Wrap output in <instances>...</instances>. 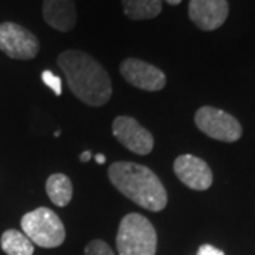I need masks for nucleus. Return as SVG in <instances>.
<instances>
[{
  "mask_svg": "<svg viewBox=\"0 0 255 255\" xmlns=\"http://www.w3.org/2000/svg\"><path fill=\"white\" fill-rule=\"evenodd\" d=\"M95 160H97V163L104 164V163H105V156H104V155H97V156H95Z\"/></svg>",
  "mask_w": 255,
  "mask_h": 255,
  "instance_id": "obj_19",
  "label": "nucleus"
},
{
  "mask_svg": "<svg viewBox=\"0 0 255 255\" xmlns=\"http://www.w3.org/2000/svg\"><path fill=\"white\" fill-rule=\"evenodd\" d=\"M179 180L193 190H207L213 184V173L209 164L193 155L179 156L173 164Z\"/></svg>",
  "mask_w": 255,
  "mask_h": 255,
  "instance_id": "obj_9",
  "label": "nucleus"
},
{
  "mask_svg": "<svg viewBox=\"0 0 255 255\" xmlns=\"http://www.w3.org/2000/svg\"><path fill=\"white\" fill-rule=\"evenodd\" d=\"M122 6L130 20H150L160 14L162 0H122Z\"/></svg>",
  "mask_w": 255,
  "mask_h": 255,
  "instance_id": "obj_13",
  "label": "nucleus"
},
{
  "mask_svg": "<svg viewBox=\"0 0 255 255\" xmlns=\"http://www.w3.org/2000/svg\"><path fill=\"white\" fill-rule=\"evenodd\" d=\"M108 177L125 197L149 211H162L167 204V193L160 179L143 164L112 163L108 169Z\"/></svg>",
  "mask_w": 255,
  "mask_h": 255,
  "instance_id": "obj_2",
  "label": "nucleus"
},
{
  "mask_svg": "<svg viewBox=\"0 0 255 255\" xmlns=\"http://www.w3.org/2000/svg\"><path fill=\"white\" fill-rule=\"evenodd\" d=\"M166 1H167L169 4H172V6H176V4H180L182 0H166Z\"/></svg>",
  "mask_w": 255,
  "mask_h": 255,
  "instance_id": "obj_20",
  "label": "nucleus"
},
{
  "mask_svg": "<svg viewBox=\"0 0 255 255\" xmlns=\"http://www.w3.org/2000/svg\"><path fill=\"white\" fill-rule=\"evenodd\" d=\"M1 250L7 255H33L34 244L28 240L24 233L17 230H7L0 238Z\"/></svg>",
  "mask_w": 255,
  "mask_h": 255,
  "instance_id": "obj_14",
  "label": "nucleus"
},
{
  "mask_svg": "<svg viewBox=\"0 0 255 255\" xmlns=\"http://www.w3.org/2000/svg\"><path fill=\"white\" fill-rule=\"evenodd\" d=\"M119 255H156L157 234L149 220L130 213L121 220L117 234Z\"/></svg>",
  "mask_w": 255,
  "mask_h": 255,
  "instance_id": "obj_3",
  "label": "nucleus"
},
{
  "mask_svg": "<svg viewBox=\"0 0 255 255\" xmlns=\"http://www.w3.org/2000/svg\"><path fill=\"white\" fill-rule=\"evenodd\" d=\"M194 122L203 133L221 142H236L243 135V128L237 119L213 107H203L197 111Z\"/></svg>",
  "mask_w": 255,
  "mask_h": 255,
  "instance_id": "obj_5",
  "label": "nucleus"
},
{
  "mask_svg": "<svg viewBox=\"0 0 255 255\" xmlns=\"http://www.w3.org/2000/svg\"><path fill=\"white\" fill-rule=\"evenodd\" d=\"M189 16L204 31L221 27L228 16L227 0H190Z\"/></svg>",
  "mask_w": 255,
  "mask_h": 255,
  "instance_id": "obj_10",
  "label": "nucleus"
},
{
  "mask_svg": "<svg viewBox=\"0 0 255 255\" xmlns=\"http://www.w3.org/2000/svg\"><path fill=\"white\" fill-rule=\"evenodd\" d=\"M85 255H115V253L102 240H94L85 247Z\"/></svg>",
  "mask_w": 255,
  "mask_h": 255,
  "instance_id": "obj_15",
  "label": "nucleus"
},
{
  "mask_svg": "<svg viewBox=\"0 0 255 255\" xmlns=\"http://www.w3.org/2000/svg\"><path fill=\"white\" fill-rule=\"evenodd\" d=\"M112 133L119 143L136 155H149L153 149L152 133L135 118L118 117L112 122Z\"/></svg>",
  "mask_w": 255,
  "mask_h": 255,
  "instance_id": "obj_7",
  "label": "nucleus"
},
{
  "mask_svg": "<svg viewBox=\"0 0 255 255\" xmlns=\"http://www.w3.org/2000/svg\"><path fill=\"white\" fill-rule=\"evenodd\" d=\"M41 80H43V82L46 84L50 90L54 91L57 97H60L63 94V84H61V80H60L58 75L51 73L50 70H46V71H43V74H41Z\"/></svg>",
  "mask_w": 255,
  "mask_h": 255,
  "instance_id": "obj_16",
  "label": "nucleus"
},
{
  "mask_svg": "<svg viewBox=\"0 0 255 255\" xmlns=\"http://www.w3.org/2000/svg\"><path fill=\"white\" fill-rule=\"evenodd\" d=\"M91 157H92L91 152H90V150H85V152H82L81 155H80V160L84 162V163H87L88 160H91Z\"/></svg>",
  "mask_w": 255,
  "mask_h": 255,
  "instance_id": "obj_18",
  "label": "nucleus"
},
{
  "mask_svg": "<svg viewBox=\"0 0 255 255\" xmlns=\"http://www.w3.org/2000/svg\"><path fill=\"white\" fill-rule=\"evenodd\" d=\"M197 255H224V253L221 250H219V248H216V247L210 246V244H204V246H201L199 248Z\"/></svg>",
  "mask_w": 255,
  "mask_h": 255,
  "instance_id": "obj_17",
  "label": "nucleus"
},
{
  "mask_svg": "<svg viewBox=\"0 0 255 255\" xmlns=\"http://www.w3.org/2000/svg\"><path fill=\"white\" fill-rule=\"evenodd\" d=\"M0 50L14 60H31L38 54L40 44L27 28L6 21L0 24Z\"/></svg>",
  "mask_w": 255,
  "mask_h": 255,
  "instance_id": "obj_6",
  "label": "nucleus"
},
{
  "mask_svg": "<svg viewBox=\"0 0 255 255\" xmlns=\"http://www.w3.org/2000/svg\"><path fill=\"white\" fill-rule=\"evenodd\" d=\"M46 191L55 206L65 207L73 199V183L64 173H54L47 179Z\"/></svg>",
  "mask_w": 255,
  "mask_h": 255,
  "instance_id": "obj_12",
  "label": "nucleus"
},
{
  "mask_svg": "<svg viewBox=\"0 0 255 255\" xmlns=\"http://www.w3.org/2000/svg\"><path fill=\"white\" fill-rule=\"evenodd\" d=\"M119 71L130 85L143 91H160L166 85V75L163 71L139 58L124 60L121 63Z\"/></svg>",
  "mask_w": 255,
  "mask_h": 255,
  "instance_id": "obj_8",
  "label": "nucleus"
},
{
  "mask_svg": "<svg viewBox=\"0 0 255 255\" xmlns=\"http://www.w3.org/2000/svg\"><path fill=\"white\" fill-rule=\"evenodd\" d=\"M43 16L48 26L58 31H71L77 23V10L74 0H44Z\"/></svg>",
  "mask_w": 255,
  "mask_h": 255,
  "instance_id": "obj_11",
  "label": "nucleus"
},
{
  "mask_svg": "<svg viewBox=\"0 0 255 255\" xmlns=\"http://www.w3.org/2000/svg\"><path fill=\"white\" fill-rule=\"evenodd\" d=\"M57 63L63 70L70 90L84 104L102 107L111 100L110 75L94 57L80 50H67L58 55Z\"/></svg>",
  "mask_w": 255,
  "mask_h": 255,
  "instance_id": "obj_1",
  "label": "nucleus"
},
{
  "mask_svg": "<svg viewBox=\"0 0 255 255\" xmlns=\"http://www.w3.org/2000/svg\"><path fill=\"white\" fill-rule=\"evenodd\" d=\"M21 228L24 236L38 247L55 248L65 240V228L63 221L53 210L47 207L33 210L21 219Z\"/></svg>",
  "mask_w": 255,
  "mask_h": 255,
  "instance_id": "obj_4",
  "label": "nucleus"
}]
</instances>
